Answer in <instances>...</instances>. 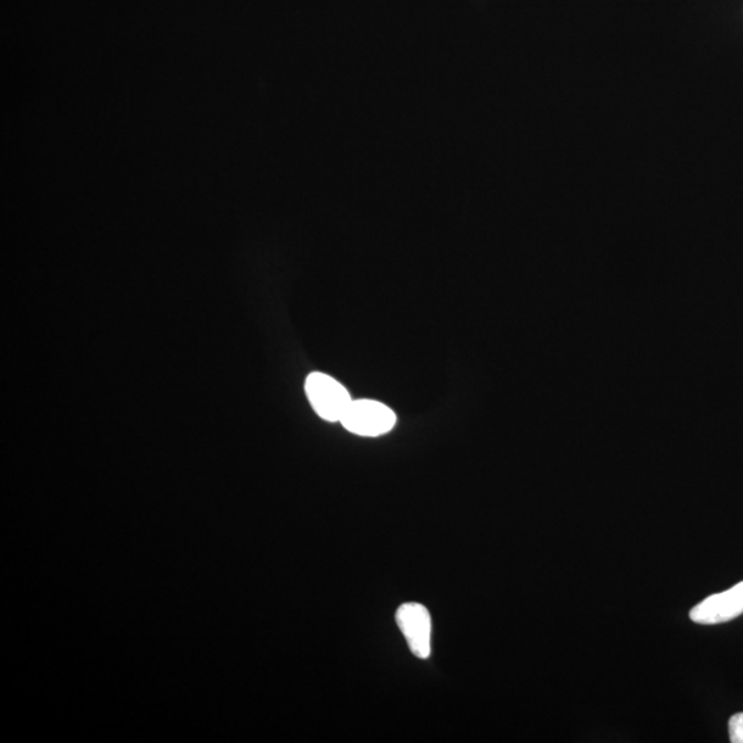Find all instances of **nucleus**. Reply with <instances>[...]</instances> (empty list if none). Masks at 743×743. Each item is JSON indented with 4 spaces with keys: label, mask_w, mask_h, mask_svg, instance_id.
Returning <instances> with one entry per match:
<instances>
[{
    "label": "nucleus",
    "mask_w": 743,
    "mask_h": 743,
    "mask_svg": "<svg viewBox=\"0 0 743 743\" xmlns=\"http://www.w3.org/2000/svg\"><path fill=\"white\" fill-rule=\"evenodd\" d=\"M730 741L743 743V713H736L729 723Z\"/></svg>",
    "instance_id": "obj_5"
},
{
    "label": "nucleus",
    "mask_w": 743,
    "mask_h": 743,
    "mask_svg": "<svg viewBox=\"0 0 743 743\" xmlns=\"http://www.w3.org/2000/svg\"><path fill=\"white\" fill-rule=\"evenodd\" d=\"M395 622L406 639L413 656L427 659L432 656V614L421 603H404L395 613Z\"/></svg>",
    "instance_id": "obj_3"
},
{
    "label": "nucleus",
    "mask_w": 743,
    "mask_h": 743,
    "mask_svg": "<svg viewBox=\"0 0 743 743\" xmlns=\"http://www.w3.org/2000/svg\"><path fill=\"white\" fill-rule=\"evenodd\" d=\"M340 423L351 434L374 438L390 433L396 416L382 402L360 400L351 402Z\"/></svg>",
    "instance_id": "obj_2"
},
{
    "label": "nucleus",
    "mask_w": 743,
    "mask_h": 743,
    "mask_svg": "<svg viewBox=\"0 0 743 743\" xmlns=\"http://www.w3.org/2000/svg\"><path fill=\"white\" fill-rule=\"evenodd\" d=\"M305 390L312 410L322 421L331 423L342 421L346 411L353 402L344 385L326 373H310L306 379Z\"/></svg>",
    "instance_id": "obj_1"
},
{
    "label": "nucleus",
    "mask_w": 743,
    "mask_h": 743,
    "mask_svg": "<svg viewBox=\"0 0 743 743\" xmlns=\"http://www.w3.org/2000/svg\"><path fill=\"white\" fill-rule=\"evenodd\" d=\"M743 614V583L720 594L707 597L690 612L691 622L718 625L731 622Z\"/></svg>",
    "instance_id": "obj_4"
}]
</instances>
